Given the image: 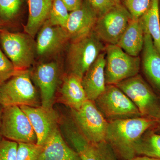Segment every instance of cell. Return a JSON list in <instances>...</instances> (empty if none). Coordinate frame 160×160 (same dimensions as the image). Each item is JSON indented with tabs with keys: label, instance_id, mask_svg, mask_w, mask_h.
Here are the masks:
<instances>
[{
	"label": "cell",
	"instance_id": "1",
	"mask_svg": "<svg viewBox=\"0 0 160 160\" xmlns=\"http://www.w3.org/2000/svg\"><path fill=\"white\" fill-rule=\"evenodd\" d=\"M105 141L117 156L129 160L136 156L135 147L143 134L156 127V120L142 117L108 121Z\"/></svg>",
	"mask_w": 160,
	"mask_h": 160
},
{
	"label": "cell",
	"instance_id": "2",
	"mask_svg": "<svg viewBox=\"0 0 160 160\" xmlns=\"http://www.w3.org/2000/svg\"><path fill=\"white\" fill-rule=\"evenodd\" d=\"M137 107L142 117L157 120L160 99L140 75L126 79L115 85Z\"/></svg>",
	"mask_w": 160,
	"mask_h": 160
},
{
	"label": "cell",
	"instance_id": "3",
	"mask_svg": "<svg viewBox=\"0 0 160 160\" xmlns=\"http://www.w3.org/2000/svg\"><path fill=\"white\" fill-rule=\"evenodd\" d=\"M105 47L94 31L72 42L67 55L69 73L82 79Z\"/></svg>",
	"mask_w": 160,
	"mask_h": 160
},
{
	"label": "cell",
	"instance_id": "4",
	"mask_svg": "<svg viewBox=\"0 0 160 160\" xmlns=\"http://www.w3.org/2000/svg\"><path fill=\"white\" fill-rule=\"evenodd\" d=\"M37 92L28 70L20 71L0 85V105L38 106Z\"/></svg>",
	"mask_w": 160,
	"mask_h": 160
},
{
	"label": "cell",
	"instance_id": "5",
	"mask_svg": "<svg viewBox=\"0 0 160 160\" xmlns=\"http://www.w3.org/2000/svg\"><path fill=\"white\" fill-rule=\"evenodd\" d=\"M105 50L106 85H115L138 74L141 64L139 57L128 54L116 45H107Z\"/></svg>",
	"mask_w": 160,
	"mask_h": 160
},
{
	"label": "cell",
	"instance_id": "6",
	"mask_svg": "<svg viewBox=\"0 0 160 160\" xmlns=\"http://www.w3.org/2000/svg\"><path fill=\"white\" fill-rule=\"evenodd\" d=\"M32 38L27 33L0 31V42L5 54L17 71L27 70L33 63L36 51Z\"/></svg>",
	"mask_w": 160,
	"mask_h": 160
},
{
	"label": "cell",
	"instance_id": "7",
	"mask_svg": "<svg viewBox=\"0 0 160 160\" xmlns=\"http://www.w3.org/2000/svg\"><path fill=\"white\" fill-rule=\"evenodd\" d=\"M94 102L107 121L142 117L137 107L115 85H106Z\"/></svg>",
	"mask_w": 160,
	"mask_h": 160
},
{
	"label": "cell",
	"instance_id": "8",
	"mask_svg": "<svg viewBox=\"0 0 160 160\" xmlns=\"http://www.w3.org/2000/svg\"><path fill=\"white\" fill-rule=\"evenodd\" d=\"M72 121L82 134L92 142L105 141L108 121L96 106L88 100L78 110L71 109Z\"/></svg>",
	"mask_w": 160,
	"mask_h": 160
},
{
	"label": "cell",
	"instance_id": "9",
	"mask_svg": "<svg viewBox=\"0 0 160 160\" xmlns=\"http://www.w3.org/2000/svg\"><path fill=\"white\" fill-rule=\"evenodd\" d=\"M1 134L5 138L18 143L37 142L28 117L18 106L2 107Z\"/></svg>",
	"mask_w": 160,
	"mask_h": 160
},
{
	"label": "cell",
	"instance_id": "10",
	"mask_svg": "<svg viewBox=\"0 0 160 160\" xmlns=\"http://www.w3.org/2000/svg\"><path fill=\"white\" fill-rule=\"evenodd\" d=\"M66 138L82 160H118V156L106 141L98 143L88 141L72 122L62 127Z\"/></svg>",
	"mask_w": 160,
	"mask_h": 160
},
{
	"label": "cell",
	"instance_id": "11",
	"mask_svg": "<svg viewBox=\"0 0 160 160\" xmlns=\"http://www.w3.org/2000/svg\"><path fill=\"white\" fill-rule=\"evenodd\" d=\"M132 19L128 10L121 4L98 18L93 31L108 45H117Z\"/></svg>",
	"mask_w": 160,
	"mask_h": 160
},
{
	"label": "cell",
	"instance_id": "12",
	"mask_svg": "<svg viewBox=\"0 0 160 160\" xmlns=\"http://www.w3.org/2000/svg\"><path fill=\"white\" fill-rule=\"evenodd\" d=\"M30 121L36 135L37 144L43 146L49 137L58 128L59 117L53 108L42 106H20Z\"/></svg>",
	"mask_w": 160,
	"mask_h": 160
},
{
	"label": "cell",
	"instance_id": "13",
	"mask_svg": "<svg viewBox=\"0 0 160 160\" xmlns=\"http://www.w3.org/2000/svg\"><path fill=\"white\" fill-rule=\"evenodd\" d=\"M32 78L40 89L42 106L53 108L59 78L57 63L52 62L40 64L33 72Z\"/></svg>",
	"mask_w": 160,
	"mask_h": 160
},
{
	"label": "cell",
	"instance_id": "14",
	"mask_svg": "<svg viewBox=\"0 0 160 160\" xmlns=\"http://www.w3.org/2000/svg\"><path fill=\"white\" fill-rule=\"evenodd\" d=\"M98 16L86 0L78 10L69 13L65 30L72 42L82 38L93 31Z\"/></svg>",
	"mask_w": 160,
	"mask_h": 160
},
{
	"label": "cell",
	"instance_id": "15",
	"mask_svg": "<svg viewBox=\"0 0 160 160\" xmlns=\"http://www.w3.org/2000/svg\"><path fill=\"white\" fill-rule=\"evenodd\" d=\"M69 39L65 29L52 25L47 20L38 33L36 51L41 56L52 54L59 51Z\"/></svg>",
	"mask_w": 160,
	"mask_h": 160
},
{
	"label": "cell",
	"instance_id": "16",
	"mask_svg": "<svg viewBox=\"0 0 160 160\" xmlns=\"http://www.w3.org/2000/svg\"><path fill=\"white\" fill-rule=\"evenodd\" d=\"M106 52H102L82 79L88 100L94 102L106 89Z\"/></svg>",
	"mask_w": 160,
	"mask_h": 160
},
{
	"label": "cell",
	"instance_id": "17",
	"mask_svg": "<svg viewBox=\"0 0 160 160\" xmlns=\"http://www.w3.org/2000/svg\"><path fill=\"white\" fill-rule=\"evenodd\" d=\"M141 60L142 68L147 80L160 95V53L153 44L151 36L145 32Z\"/></svg>",
	"mask_w": 160,
	"mask_h": 160
},
{
	"label": "cell",
	"instance_id": "18",
	"mask_svg": "<svg viewBox=\"0 0 160 160\" xmlns=\"http://www.w3.org/2000/svg\"><path fill=\"white\" fill-rule=\"evenodd\" d=\"M82 79L74 75L66 76L63 79L58 101L73 110H78L88 100Z\"/></svg>",
	"mask_w": 160,
	"mask_h": 160
},
{
	"label": "cell",
	"instance_id": "19",
	"mask_svg": "<svg viewBox=\"0 0 160 160\" xmlns=\"http://www.w3.org/2000/svg\"><path fill=\"white\" fill-rule=\"evenodd\" d=\"M40 160H82L78 153L67 145L58 128L43 145Z\"/></svg>",
	"mask_w": 160,
	"mask_h": 160
},
{
	"label": "cell",
	"instance_id": "20",
	"mask_svg": "<svg viewBox=\"0 0 160 160\" xmlns=\"http://www.w3.org/2000/svg\"><path fill=\"white\" fill-rule=\"evenodd\" d=\"M144 36V29L139 19L132 18L117 45L128 54L138 57L142 50Z\"/></svg>",
	"mask_w": 160,
	"mask_h": 160
},
{
	"label": "cell",
	"instance_id": "21",
	"mask_svg": "<svg viewBox=\"0 0 160 160\" xmlns=\"http://www.w3.org/2000/svg\"><path fill=\"white\" fill-rule=\"evenodd\" d=\"M53 0H28L29 16L24 29L34 37L49 18Z\"/></svg>",
	"mask_w": 160,
	"mask_h": 160
},
{
	"label": "cell",
	"instance_id": "22",
	"mask_svg": "<svg viewBox=\"0 0 160 160\" xmlns=\"http://www.w3.org/2000/svg\"><path fill=\"white\" fill-rule=\"evenodd\" d=\"M160 0H152L149 8L140 18L144 33L150 35L155 47L160 53Z\"/></svg>",
	"mask_w": 160,
	"mask_h": 160
},
{
	"label": "cell",
	"instance_id": "23",
	"mask_svg": "<svg viewBox=\"0 0 160 160\" xmlns=\"http://www.w3.org/2000/svg\"><path fill=\"white\" fill-rule=\"evenodd\" d=\"M135 150L136 154L160 160V135L151 129L147 130L137 142Z\"/></svg>",
	"mask_w": 160,
	"mask_h": 160
},
{
	"label": "cell",
	"instance_id": "24",
	"mask_svg": "<svg viewBox=\"0 0 160 160\" xmlns=\"http://www.w3.org/2000/svg\"><path fill=\"white\" fill-rule=\"evenodd\" d=\"M69 13L62 0H53L48 20L53 26L65 29Z\"/></svg>",
	"mask_w": 160,
	"mask_h": 160
},
{
	"label": "cell",
	"instance_id": "25",
	"mask_svg": "<svg viewBox=\"0 0 160 160\" xmlns=\"http://www.w3.org/2000/svg\"><path fill=\"white\" fill-rule=\"evenodd\" d=\"M42 150L37 143H18L17 160H40Z\"/></svg>",
	"mask_w": 160,
	"mask_h": 160
},
{
	"label": "cell",
	"instance_id": "26",
	"mask_svg": "<svg viewBox=\"0 0 160 160\" xmlns=\"http://www.w3.org/2000/svg\"><path fill=\"white\" fill-rule=\"evenodd\" d=\"M22 5V0H0V18L5 22L14 19Z\"/></svg>",
	"mask_w": 160,
	"mask_h": 160
},
{
	"label": "cell",
	"instance_id": "27",
	"mask_svg": "<svg viewBox=\"0 0 160 160\" xmlns=\"http://www.w3.org/2000/svg\"><path fill=\"white\" fill-rule=\"evenodd\" d=\"M133 19H139L147 11L152 0H122Z\"/></svg>",
	"mask_w": 160,
	"mask_h": 160
},
{
	"label": "cell",
	"instance_id": "28",
	"mask_svg": "<svg viewBox=\"0 0 160 160\" xmlns=\"http://www.w3.org/2000/svg\"><path fill=\"white\" fill-rule=\"evenodd\" d=\"M18 143L7 139L0 141V160H17Z\"/></svg>",
	"mask_w": 160,
	"mask_h": 160
},
{
	"label": "cell",
	"instance_id": "29",
	"mask_svg": "<svg viewBox=\"0 0 160 160\" xmlns=\"http://www.w3.org/2000/svg\"><path fill=\"white\" fill-rule=\"evenodd\" d=\"M19 71L16 70L11 61L0 49V85Z\"/></svg>",
	"mask_w": 160,
	"mask_h": 160
},
{
	"label": "cell",
	"instance_id": "30",
	"mask_svg": "<svg viewBox=\"0 0 160 160\" xmlns=\"http://www.w3.org/2000/svg\"><path fill=\"white\" fill-rule=\"evenodd\" d=\"M95 12L98 18L110 10L116 5L113 0H86Z\"/></svg>",
	"mask_w": 160,
	"mask_h": 160
},
{
	"label": "cell",
	"instance_id": "31",
	"mask_svg": "<svg viewBox=\"0 0 160 160\" xmlns=\"http://www.w3.org/2000/svg\"><path fill=\"white\" fill-rule=\"evenodd\" d=\"M69 12H73L79 9L82 6V0H62Z\"/></svg>",
	"mask_w": 160,
	"mask_h": 160
},
{
	"label": "cell",
	"instance_id": "32",
	"mask_svg": "<svg viewBox=\"0 0 160 160\" xmlns=\"http://www.w3.org/2000/svg\"><path fill=\"white\" fill-rule=\"evenodd\" d=\"M129 160H160L155 158L150 157L147 156L143 155L142 157H134Z\"/></svg>",
	"mask_w": 160,
	"mask_h": 160
},
{
	"label": "cell",
	"instance_id": "33",
	"mask_svg": "<svg viewBox=\"0 0 160 160\" xmlns=\"http://www.w3.org/2000/svg\"><path fill=\"white\" fill-rule=\"evenodd\" d=\"M2 108H0V141L2 139L1 138L2 136V134H1V118H2Z\"/></svg>",
	"mask_w": 160,
	"mask_h": 160
},
{
	"label": "cell",
	"instance_id": "34",
	"mask_svg": "<svg viewBox=\"0 0 160 160\" xmlns=\"http://www.w3.org/2000/svg\"><path fill=\"white\" fill-rule=\"evenodd\" d=\"M158 128L160 129V112L158 118L157 120V126Z\"/></svg>",
	"mask_w": 160,
	"mask_h": 160
},
{
	"label": "cell",
	"instance_id": "35",
	"mask_svg": "<svg viewBox=\"0 0 160 160\" xmlns=\"http://www.w3.org/2000/svg\"><path fill=\"white\" fill-rule=\"evenodd\" d=\"M116 4H121V0H113Z\"/></svg>",
	"mask_w": 160,
	"mask_h": 160
},
{
	"label": "cell",
	"instance_id": "36",
	"mask_svg": "<svg viewBox=\"0 0 160 160\" xmlns=\"http://www.w3.org/2000/svg\"><path fill=\"white\" fill-rule=\"evenodd\" d=\"M2 29H0V31H2Z\"/></svg>",
	"mask_w": 160,
	"mask_h": 160
},
{
	"label": "cell",
	"instance_id": "37",
	"mask_svg": "<svg viewBox=\"0 0 160 160\" xmlns=\"http://www.w3.org/2000/svg\"></svg>",
	"mask_w": 160,
	"mask_h": 160
}]
</instances>
